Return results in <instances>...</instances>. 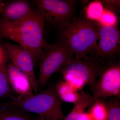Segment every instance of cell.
<instances>
[{"mask_svg":"<svg viewBox=\"0 0 120 120\" xmlns=\"http://www.w3.org/2000/svg\"><path fill=\"white\" fill-rule=\"evenodd\" d=\"M7 62L0 64V98H13L15 93L9 81L6 68Z\"/></svg>","mask_w":120,"mask_h":120,"instance_id":"9a60e30c","label":"cell"},{"mask_svg":"<svg viewBox=\"0 0 120 120\" xmlns=\"http://www.w3.org/2000/svg\"><path fill=\"white\" fill-rule=\"evenodd\" d=\"M3 47L8 59L28 78L34 94L38 93V82L35 73L34 60L30 54L19 45L4 42Z\"/></svg>","mask_w":120,"mask_h":120,"instance_id":"9c48e42d","label":"cell"},{"mask_svg":"<svg viewBox=\"0 0 120 120\" xmlns=\"http://www.w3.org/2000/svg\"><path fill=\"white\" fill-rule=\"evenodd\" d=\"M0 120H42L39 117H34L27 113L5 107L0 103Z\"/></svg>","mask_w":120,"mask_h":120,"instance_id":"5bb4252c","label":"cell"},{"mask_svg":"<svg viewBox=\"0 0 120 120\" xmlns=\"http://www.w3.org/2000/svg\"><path fill=\"white\" fill-rule=\"evenodd\" d=\"M6 68L10 85L19 97L25 98L34 95L30 81L23 72L12 62Z\"/></svg>","mask_w":120,"mask_h":120,"instance_id":"30bf717a","label":"cell"},{"mask_svg":"<svg viewBox=\"0 0 120 120\" xmlns=\"http://www.w3.org/2000/svg\"><path fill=\"white\" fill-rule=\"evenodd\" d=\"M64 80L76 90H82L86 84L82 80L66 73L62 74Z\"/></svg>","mask_w":120,"mask_h":120,"instance_id":"ffe728a7","label":"cell"},{"mask_svg":"<svg viewBox=\"0 0 120 120\" xmlns=\"http://www.w3.org/2000/svg\"><path fill=\"white\" fill-rule=\"evenodd\" d=\"M73 53L66 45L59 41L45 50L41 60L38 82L39 86H45L52 74L72 61Z\"/></svg>","mask_w":120,"mask_h":120,"instance_id":"5b68a950","label":"cell"},{"mask_svg":"<svg viewBox=\"0 0 120 120\" xmlns=\"http://www.w3.org/2000/svg\"><path fill=\"white\" fill-rule=\"evenodd\" d=\"M90 109L89 112L94 120H106L107 113L105 102L102 99H94Z\"/></svg>","mask_w":120,"mask_h":120,"instance_id":"2e32d148","label":"cell"},{"mask_svg":"<svg viewBox=\"0 0 120 120\" xmlns=\"http://www.w3.org/2000/svg\"><path fill=\"white\" fill-rule=\"evenodd\" d=\"M62 102L54 87H49L31 97H19L1 104L12 109L36 114L42 120H62L65 117L62 110Z\"/></svg>","mask_w":120,"mask_h":120,"instance_id":"3957f363","label":"cell"},{"mask_svg":"<svg viewBox=\"0 0 120 120\" xmlns=\"http://www.w3.org/2000/svg\"><path fill=\"white\" fill-rule=\"evenodd\" d=\"M4 4L3 3V1L0 0V14L2 12V9H3V8L4 5Z\"/></svg>","mask_w":120,"mask_h":120,"instance_id":"cb8c5ba5","label":"cell"},{"mask_svg":"<svg viewBox=\"0 0 120 120\" xmlns=\"http://www.w3.org/2000/svg\"><path fill=\"white\" fill-rule=\"evenodd\" d=\"M8 59L4 47L0 45V64L4 62H7Z\"/></svg>","mask_w":120,"mask_h":120,"instance_id":"7402d4cb","label":"cell"},{"mask_svg":"<svg viewBox=\"0 0 120 120\" xmlns=\"http://www.w3.org/2000/svg\"><path fill=\"white\" fill-rule=\"evenodd\" d=\"M35 10L27 1H14L5 4L1 18L8 22H18L30 16Z\"/></svg>","mask_w":120,"mask_h":120,"instance_id":"8fae6325","label":"cell"},{"mask_svg":"<svg viewBox=\"0 0 120 120\" xmlns=\"http://www.w3.org/2000/svg\"><path fill=\"white\" fill-rule=\"evenodd\" d=\"M101 1L95 0L90 3L86 9V19L92 21H98L104 11Z\"/></svg>","mask_w":120,"mask_h":120,"instance_id":"ac0fdd59","label":"cell"},{"mask_svg":"<svg viewBox=\"0 0 120 120\" xmlns=\"http://www.w3.org/2000/svg\"><path fill=\"white\" fill-rule=\"evenodd\" d=\"M107 116L106 120H120V97H114L105 102Z\"/></svg>","mask_w":120,"mask_h":120,"instance_id":"e0dca14e","label":"cell"},{"mask_svg":"<svg viewBox=\"0 0 120 120\" xmlns=\"http://www.w3.org/2000/svg\"><path fill=\"white\" fill-rule=\"evenodd\" d=\"M112 60H104L95 56L75 58L57 72L66 73L82 80L91 88L108 64Z\"/></svg>","mask_w":120,"mask_h":120,"instance_id":"8992f818","label":"cell"},{"mask_svg":"<svg viewBox=\"0 0 120 120\" xmlns=\"http://www.w3.org/2000/svg\"><path fill=\"white\" fill-rule=\"evenodd\" d=\"M80 120H94L89 112H84L81 115Z\"/></svg>","mask_w":120,"mask_h":120,"instance_id":"603a6c76","label":"cell"},{"mask_svg":"<svg viewBox=\"0 0 120 120\" xmlns=\"http://www.w3.org/2000/svg\"><path fill=\"white\" fill-rule=\"evenodd\" d=\"M98 22V37L96 56L105 61L116 60L120 50L119 28L117 25L106 26Z\"/></svg>","mask_w":120,"mask_h":120,"instance_id":"ba28073f","label":"cell"},{"mask_svg":"<svg viewBox=\"0 0 120 120\" xmlns=\"http://www.w3.org/2000/svg\"><path fill=\"white\" fill-rule=\"evenodd\" d=\"M55 90L62 101L74 104L78 100L79 93L64 80H60L56 84Z\"/></svg>","mask_w":120,"mask_h":120,"instance_id":"4fadbf2b","label":"cell"},{"mask_svg":"<svg viewBox=\"0 0 120 120\" xmlns=\"http://www.w3.org/2000/svg\"><path fill=\"white\" fill-rule=\"evenodd\" d=\"M94 101V98L88 94L84 92L79 93V99L73 104V109L62 120H80L82 113L90 106Z\"/></svg>","mask_w":120,"mask_h":120,"instance_id":"7c38bea8","label":"cell"},{"mask_svg":"<svg viewBox=\"0 0 120 120\" xmlns=\"http://www.w3.org/2000/svg\"><path fill=\"white\" fill-rule=\"evenodd\" d=\"M90 88L94 99L120 97V61L110 62Z\"/></svg>","mask_w":120,"mask_h":120,"instance_id":"52a82bcc","label":"cell"},{"mask_svg":"<svg viewBox=\"0 0 120 120\" xmlns=\"http://www.w3.org/2000/svg\"><path fill=\"white\" fill-rule=\"evenodd\" d=\"M98 28V21L75 17L59 30V41L67 46L75 58L96 56Z\"/></svg>","mask_w":120,"mask_h":120,"instance_id":"7a4b0ae2","label":"cell"},{"mask_svg":"<svg viewBox=\"0 0 120 120\" xmlns=\"http://www.w3.org/2000/svg\"><path fill=\"white\" fill-rule=\"evenodd\" d=\"M36 9L43 17L45 22L60 30L75 18V0H37Z\"/></svg>","mask_w":120,"mask_h":120,"instance_id":"277c9868","label":"cell"},{"mask_svg":"<svg viewBox=\"0 0 120 120\" xmlns=\"http://www.w3.org/2000/svg\"><path fill=\"white\" fill-rule=\"evenodd\" d=\"M98 21L101 24L106 26H117L118 22L116 13L105 9H104L102 15Z\"/></svg>","mask_w":120,"mask_h":120,"instance_id":"d6986e66","label":"cell"},{"mask_svg":"<svg viewBox=\"0 0 120 120\" xmlns=\"http://www.w3.org/2000/svg\"><path fill=\"white\" fill-rule=\"evenodd\" d=\"M45 23L36 10L30 16L18 22H8L0 18V38L13 41L29 52L35 65L52 45L43 37Z\"/></svg>","mask_w":120,"mask_h":120,"instance_id":"6da1fadb","label":"cell"},{"mask_svg":"<svg viewBox=\"0 0 120 120\" xmlns=\"http://www.w3.org/2000/svg\"><path fill=\"white\" fill-rule=\"evenodd\" d=\"M101 1L105 9L112 11L115 13L120 12V0H102Z\"/></svg>","mask_w":120,"mask_h":120,"instance_id":"44dd1931","label":"cell"}]
</instances>
